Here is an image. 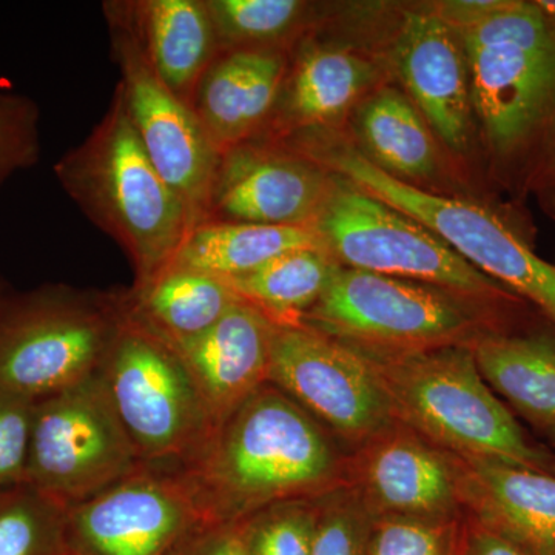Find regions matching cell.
Segmentation results:
<instances>
[{"instance_id": "19", "label": "cell", "mask_w": 555, "mask_h": 555, "mask_svg": "<svg viewBox=\"0 0 555 555\" xmlns=\"http://www.w3.org/2000/svg\"><path fill=\"white\" fill-rule=\"evenodd\" d=\"M377 76V67L366 57L321 46L308 36L291 51L275 109L254 141L275 142L298 131L335 126L361 102Z\"/></svg>"}, {"instance_id": "35", "label": "cell", "mask_w": 555, "mask_h": 555, "mask_svg": "<svg viewBox=\"0 0 555 555\" xmlns=\"http://www.w3.org/2000/svg\"><path fill=\"white\" fill-rule=\"evenodd\" d=\"M465 518L460 555H532L529 551L511 542L491 529L478 525L473 518Z\"/></svg>"}, {"instance_id": "33", "label": "cell", "mask_w": 555, "mask_h": 555, "mask_svg": "<svg viewBox=\"0 0 555 555\" xmlns=\"http://www.w3.org/2000/svg\"><path fill=\"white\" fill-rule=\"evenodd\" d=\"M35 404L0 389V489L24 483Z\"/></svg>"}, {"instance_id": "23", "label": "cell", "mask_w": 555, "mask_h": 555, "mask_svg": "<svg viewBox=\"0 0 555 555\" xmlns=\"http://www.w3.org/2000/svg\"><path fill=\"white\" fill-rule=\"evenodd\" d=\"M361 152L401 181L429 179L438 170V150L430 127L406 94L379 87L356 109Z\"/></svg>"}, {"instance_id": "16", "label": "cell", "mask_w": 555, "mask_h": 555, "mask_svg": "<svg viewBox=\"0 0 555 555\" xmlns=\"http://www.w3.org/2000/svg\"><path fill=\"white\" fill-rule=\"evenodd\" d=\"M392 61L427 126L449 149L466 152L474 107L459 35L427 9L409 11L398 28Z\"/></svg>"}, {"instance_id": "9", "label": "cell", "mask_w": 555, "mask_h": 555, "mask_svg": "<svg viewBox=\"0 0 555 555\" xmlns=\"http://www.w3.org/2000/svg\"><path fill=\"white\" fill-rule=\"evenodd\" d=\"M98 377L142 465H188L214 434L177 349L145 326L131 306Z\"/></svg>"}, {"instance_id": "22", "label": "cell", "mask_w": 555, "mask_h": 555, "mask_svg": "<svg viewBox=\"0 0 555 555\" xmlns=\"http://www.w3.org/2000/svg\"><path fill=\"white\" fill-rule=\"evenodd\" d=\"M485 382L529 423L555 437V332L488 335L473 345Z\"/></svg>"}, {"instance_id": "28", "label": "cell", "mask_w": 555, "mask_h": 555, "mask_svg": "<svg viewBox=\"0 0 555 555\" xmlns=\"http://www.w3.org/2000/svg\"><path fill=\"white\" fill-rule=\"evenodd\" d=\"M67 511L27 483L0 489V555H69Z\"/></svg>"}, {"instance_id": "12", "label": "cell", "mask_w": 555, "mask_h": 555, "mask_svg": "<svg viewBox=\"0 0 555 555\" xmlns=\"http://www.w3.org/2000/svg\"><path fill=\"white\" fill-rule=\"evenodd\" d=\"M208 529L195 489L177 466L141 465L67 511L69 555H175Z\"/></svg>"}, {"instance_id": "31", "label": "cell", "mask_w": 555, "mask_h": 555, "mask_svg": "<svg viewBox=\"0 0 555 555\" xmlns=\"http://www.w3.org/2000/svg\"><path fill=\"white\" fill-rule=\"evenodd\" d=\"M372 517L349 486L320 496L312 555H367Z\"/></svg>"}, {"instance_id": "37", "label": "cell", "mask_w": 555, "mask_h": 555, "mask_svg": "<svg viewBox=\"0 0 555 555\" xmlns=\"http://www.w3.org/2000/svg\"><path fill=\"white\" fill-rule=\"evenodd\" d=\"M531 192L537 193L543 208L555 218V126L543 150Z\"/></svg>"}, {"instance_id": "34", "label": "cell", "mask_w": 555, "mask_h": 555, "mask_svg": "<svg viewBox=\"0 0 555 555\" xmlns=\"http://www.w3.org/2000/svg\"><path fill=\"white\" fill-rule=\"evenodd\" d=\"M506 5V0H444L434 2L430 13L444 22L454 31L466 30L488 20Z\"/></svg>"}, {"instance_id": "11", "label": "cell", "mask_w": 555, "mask_h": 555, "mask_svg": "<svg viewBox=\"0 0 555 555\" xmlns=\"http://www.w3.org/2000/svg\"><path fill=\"white\" fill-rule=\"evenodd\" d=\"M108 25L118 89L142 147L160 177L173 189L199 224L206 215L219 155L195 112L160 80L150 64L126 0L102 3Z\"/></svg>"}, {"instance_id": "26", "label": "cell", "mask_w": 555, "mask_h": 555, "mask_svg": "<svg viewBox=\"0 0 555 555\" xmlns=\"http://www.w3.org/2000/svg\"><path fill=\"white\" fill-rule=\"evenodd\" d=\"M339 269L341 264L326 248H298L228 283L273 323L298 324L323 297Z\"/></svg>"}, {"instance_id": "21", "label": "cell", "mask_w": 555, "mask_h": 555, "mask_svg": "<svg viewBox=\"0 0 555 555\" xmlns=\"http://www.w3.org/2000/svg\"><path fill=\"white\" fill-rule=\"evenodd\" d=\"M156 75L192 108L201 79L221 53L206 0H126Z\"/></svg>"}, {"instance_id": "2", "label": "cell", "mask_w": 555, "mask_h": 555, "mask_svg": "<svg viewBox=\"0 0 555 555\" xmlns=\"http://www.w3.org/2000/svg\"><path fill=\"white\" fill-rule=\"evenodd\" d=\"M469 68L474 115L500 175L531 190L555 126V0H506L455 31Z\"/></svg>"}, {"instance_id": "18", "label": "cell", "mask_w": 555, "mask_h": 555, "mask_svg": "<svg viewBox=\"0 0 555 555\" xmlns=\"http://www.w3.org/2000/svg\"><path fill=\"white\" fill-rule=\"evenodd\" d=\"M291 51H221L192 101L208 141L218 155L254 141L268 126L286 79Z\"/></svg>"}, {"instance_id": "15", "label": "cell", "mask_w": 555, "mask_h": 555, "mask_svg": "<svg viewBox=\"0 0 555 555\" xmlns=\"http://www.w3.org/2000/svg\"><path fill=\"white\" fill-rule=\"evenodd\" d=\"M332 175L280 145L250 141L219 156L204 221L312 228Z\"/></svg>"}, {"instance_id": "5", "label": "cell", "mask_w": 555, "mask_h": 555, "mask_svg": "<svg viewBox=\"0 0 555 555\" xmlns=\"http://www.w3.org/2000/svg\"><path fill=\"white\" fill-rule=\"evenodd\" d=\"M276 145L414 219L470 266L535 306L555 326V266L537 257L524 232L509 219L478 204L429 193L390 177L331 130L298 131Z\"/></svg>"}, {"instance_id": "8", "label": "cell", "mask_w": 555, "mask_h": 555, "mask_svg": "<svg viewBox=\"0 0 555 555\" xmlns=\"http://www.w3.org/2000/svg\"><path fill=\"white\" fill-rule=\"evenodd\" d=\"M310 229L343 268L443 288L534 323L526 299L470 266L414 219L346 179L332 175L331 190Z\"/></svg>"}, {"instance_id": "36", "label": "cell", "mask_w": 555, "mask_h": 555, "mask_svg": "<svg viewBox=\"0 0 555 555\" xmlns=\"http://www.w3.org/2000/svg\"><path fill=\"white\" fill-rule=\"evenodd\" d=\"M192 555H247L238 526H217L208 529L193 545Z\"/></svg>"}, {"instance_id": "27", "label": "cell", "mask_w": 555, "mask_h": 555, "mask_svg": "<svg viewBox=\"0 0 555 555\" xmlns=\"http://www.w3.org/2000/svg\"><path fill=\"white\" fill-rule=\"evenodd\" d=\"M219 50L292 51L308 38L313 7L302 0H206Z\"/></svg>"}, {"instance_id": "32", "label": "cell", "mask_w": 555, "mask_h": 555, "mask_svg": "<svg viewBox=\"0 0 555 555\" xmlns=\"http://www.w3.org/2000/svg\"><path fill=\"white\" fill-rule=\"evenodd\" d=\"M40 109L30 96L0 89V188L40 160Z\"/></svg>"}, {"instance_id": "20", "label": "cell", "mask_w": 555, "mask_h": 555, "mask_svg": "<svg viewBox=\"0 0 555 555\" xmlns=\"http://www.w3.org/2000/svg\"><path fill=\"white\" fill-rule=\"evenodd\" d=\"M452 456L465 516L532 555L553 545L555 476L502 462Z\"/></svg>"}, {"instance_id": "10", "label": "cell", "mask_w": 555, "mask_h": 555, "mask_svg": "<svg viewBox=\"0 0 555 555\" xmlns=\"http://www.w3.org/2000/svg\"><path fill=\"white\" fill-rule=\"evenodd\" d=\"M141 465L98 375L36 401L24 483L68 509Z\"/></svg>"}, {"instance_id": "4", "label": "cell", "mask_w": 555, "mask_h": 555, "mask_svg": "<svg viewBox=\"0 0 555 555\" xmlns=\"http://www.w3.org/2000/svg\"><path fill=\"white\" fill-rule=\"evenodd\" d=\"M357 350L374 372L393 422L460 459L502 462L555 476V455L526 436L485 382L473 346Z\"/></svg>"}, {"instance_id": "17", "label": "cell", "mask_w": 555, "mask_h": 555, "mask_svg": "<svg viewBox=\"0 0 555 555\" xmlns=\"http://www.w3.org/2000/svg\"><path fill=\"white\" fill-rule=\"evenodd\" d=\"M273 332L275 323L240 298L199 337L170 343L189 369L215 429L268 385Z\"/></svg>"}, {"instance_id": "24", "label": "cell", "mask_w": 555, "mask_h": 555, "mask_svg": "<svg viewBox=\"0 0 555 555\" xmlns=\"http://www.w3.org/2000/svg\"><path fill=\"white\" fill-rule=\"evenodd\" d=\"M323 247L312 229L204 221L182 244L171 268L233 280L298 248Z\"/></svg>"}, {"instance_id": "6", "label": "cell", "mask_w": 555, "mask_h": 555, "mask_svg": "<svg viewBox=\"0 0 555 555\" xmlns=\"http://www.w3.org/2000/svg\"><path fill=\"white\" fill-rule=\"evenodd\" d=\"M299 323L357 349L378 352L473 346L488 335L537 331L534 323L443 288L343 266Z\"/></svg>"}, {"instance_id": "29", "label": "cell", "mask_w": 555, "mask_h": 555, "mask_svg": "<svg viewBox=\"0 0 555 555\" xmlns=\"http://www.w3.org/2000/svg\"><path fill=\"white\" fill-rule=\"evenodd\" d=\"M318 514L320 499L297 500L268 507L236 526L247 555H312Z\"/></svg>"}, {"instance_id": "14", "label": "cell", "mask_w": 555, "mask_h": 555, "mask_svg": "<svg viewBox=\"0 0 555 555\" xmlns=\"http://www.w3.org/2000/svg\"><path fill=\"white\" fill-rule=\"evenodd\" d=\"M346 486L372 518L463 517L454 456L398 422L347 455Z\"/></svg>"}, {"instance_id": "25", "label": "cell", "mask_w": 555, "mask_h": 555, "mask_svg": "<svg viewBox=\"0 0 555 555\" xmlns=\"http://www.w3.org/2000/svg\"><path fill=\"white\" fill-rule=\"evenodd\" d=\"M129 297L131 312L171 345L199 337L240 299L228 281L179 268L141 291L130 287Z\"/></svg>"}, {"instance_id": "1", "label": "cell", "mask_w": 555, "mask_h": 555, "mask_svg": "<svg viewBox=\"0 0 555 555\" xmlns=\"http://www.w3.org/2000/svg\"><path fill=\"white\" fill-rule=\"evenodd\" d=\"M334 436L272 383L259 387L181 467L211 528L346 485Z\"/></svg>"}, {"instance_id": "7", "label": "cell", "mask_w": 555, "mask_h": 555, "mask_svg": "<svg viewBox=\"0 0 555 555\" xmlns=\"http://www.w3.org/2000/svg\"><path fill=\"white\" fill-rule=\"evenodd\" d=\"M129 309V288L13 291L0 313V389L39 401L96 377Z\"/></svg>"}, {"instance_id": "39", "label": "cell", "mask_w": 555, "mask_h": 555, "mask_svg": "<svg viewBox=\"0 0 555 555\" xmlns=\"http://www.w3.org/2000/svg\"><path fill=\"white\" fill-rule=\"evenodd\" d=\"M539 555H555V542L553 545L547 546L546 550H543Z\"/></svg>"}, {"instance_id": "30", "label": "cell", "mask_w": 555, "mask_h": 555, "mask_svg": "<svg viewBox=\"0 0 555 555\" xmlns=\"http://www.w3.org/2000/svg\"><path fill=\"white\" fill-rule=\"evenodd\" d=\"M462 518H372L367 555H452Z\"/></svg>"}, {"instance_id": "38", "label": "cell", "mask_w": 555, "mask_h": 555, "mask_svg": "<svg viewBox=\"0 0 555 555\" xmlns=\"http://www.w3.org/2000/svg\"><path fill=\"white\" fill-rule=\"evenodd\" d=\"M13 294L9 283L0 276V313H2L3 306H5L7 299Z\"/></svg>"}, {"instance_id": "40", "label": "cell", "mask_w": 555, "mask_h": 555, "mask_svg": "<svg viewBox=\"0 0 555 555\" xmlns=\"http://www.w3.org/2000/svg\"><path fill=\"white\" fill-rule=\"evenodd\" d=\"M554 441H555V437H554Z\"/></svg>"}, {"instance_id": "3", "label": "cell", "mask_w": 555, "mask_h": 555, "mask_svg": "<svg viewBox=\"0 0 555 555\" xmlns=\"http://www.w3.org/2000/svg\"><path fill=\"white\" fill-rule=\"evenodd\" d=\"M53 171L68 198L129 258L133 291L171 268L196 225L142 147L118 86L100 122Z\"/></svg>"}, {"instance_id": "13", "label": "cell", "mask_w": 555, "mask_h": 555, "mask_svg": "<svg viewBox=\"0 0 555 555\" xmlns=\"http://www.w3.org/2000/svg\"><path fill=\"white\" fill-rule=\"evenodd\" d=\"M269 383L352 451L393 423L385 393L356 347L302 323H275Z\"/></svg>"}]
</instances>
